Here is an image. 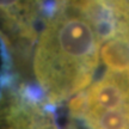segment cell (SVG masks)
Masks as SVG:
<instances>
[{"mask_svg":"<svg viewBox=\"0 0 129 129\" xmlns=\"http://www.w3.org/2000/svg\"><path fill=\"white\" fill-rule=\"evenodd\" d=\"M90 0H49L36 41L32 73L49 104L91 85L104 44L88 12Z\"/></svg>","mask_w":129,"mask_h":129,"instance_id":"1","label":"cell"},{"mask_svg":"<svg viewBox=\"0 0 129 129\" xmlns=\"http://www.w3.org/2000/svg\"><path fill=\"white\" fill-rule=\"evenodd\" d=\"M101 60L109 72L129 73V48L121 37H114L102 46Z\"/></svg>","mask_w":129,"mask_h":129,"instance_id":"2","label":"cell"}]
</instances>
